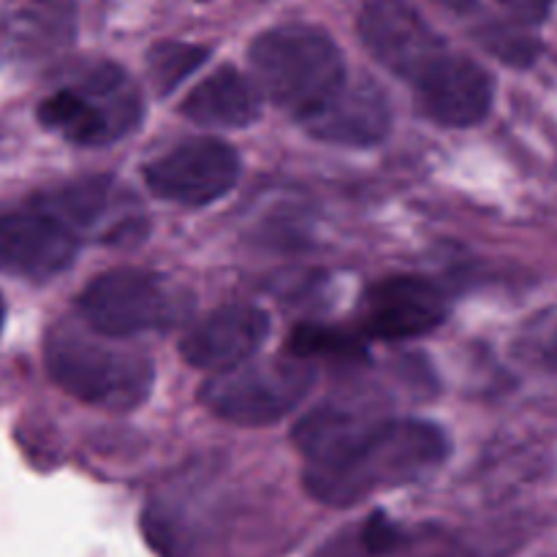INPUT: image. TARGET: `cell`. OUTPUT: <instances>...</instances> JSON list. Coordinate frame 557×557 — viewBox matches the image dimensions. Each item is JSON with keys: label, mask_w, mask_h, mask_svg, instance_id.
Wrapping results in <instances>:
<instances>
[{"label": "cell", "mask_w": 557, "mask_h": 557, "mask_svg": "<svg viewBox=\"0 0 557 557\" xmlns=\"http://www.w3.org/2000/svg\"><path fill=\"white\" fill-rule=\"evenodd\" d=\"M305 490L319 504L354 506L384 487L417 482L449 455V441L422 419H370L319 408L294 428Z\"/></svg>", "instance_id": "obj_1"}, {"label": "cell", "mask_w": 557, "mask_h": 557, "mask_svg": "<svg viewBox=\"0 0 557 557\" xmlns=\"http://www.w3.org/2000/svg\"><path fill=\"white\" fill-rule=\"evenodd\" d=\"M256 90L299 123L313 117L348 82L346 60L324 30L281 25L250 44Z\"/></svg>", "instance_id": "obj_2"}, {"label": "cell", "mask_w": 557, "mask_h": 557, "mask_svg": "<svg viewBox=\"0 0 557 557\" xmlns=\"http://www.w3.org/2000/svg\"><path fill=\"white\" fill-rule=\"evenodd\" d=\"M44 364L54 384L87 406L131 411L150 397V357L92 330L54 326L44 343Z\"/></svg>", "instance_id": "obj_3"}, {"label": "cell", "mask_w": 557, "mask_h": 557, "mask_svg": "<svg viewBox=\"0 0 557 557\" xmlns=\"http://www.w3.org/2000/svg\"><path fill=\"white\" fill-rule=\"evenodd\" d=\"M315 370L294 357L245 362L218 373L201 386V403L218 419L237 428H267L286 419L310 395Z\"/></svg>", "instance_id": "obj_4"}, {"label": "cell", "mask_w": 557, "mask_h": 557, "mask_svg": "<svg viewBox=\"0 0 557 557\" xmlns=\"http://www.w3.org/2000/svg\"><path fill=\"white\" fill-rule=\"evenodd\" d=\"M139 96L117 65H96L79 87H60L38 103V120L74 145L117 139L139 120Z\"/></svg>", "instance_id": "obj_5"}, {"label": "cell", "mask_w": 557, "mask_h": 557, "mask_svg": "<svg viewBox=\"0 0 557 557\" xmlns=\"http://www.w3.org/2000/svg\"><path fill=\"white\" fill-rule=\"evenodd\" d=\"M183 302L166 277L134 267H117L92 277L79 294L87 330L112 341L163 330L177 321Z\"/></svg>", "instance_id": "obj_6"}, {"label": "cell", "mask_w": 557, "mask_h": 557, "mask_svg": "<svg viewBox=\"0 0 557 557\" xmlns=\"http://www.w3.org/2000/svg\"><path fill=\"white\" fill-rule=\"evenodd\" d=\"M243 161L228 141L196 136L180 141L145 166V183L158 199L183 207H207L237 185Z\"/></svg>", "instance_id": "obj_7"}, {"label": "cell", "mask_w": 557, "mask_h": 557, "mask_svg": "<svg viewBox=\"0 0 557 557\" xmlns=\"http://www.w3.org/2000/svg\"><path fill=\"white\" fill-rule=\"evenodd\" d=\"M359 36L384 69L411 85L449 52L413 0H364Z\"/></svg>", "instance_id": "obj_8"}, {"label": "cell", "mask_w": 557, "mask_h": 557, "mask_svg": "<svg viewBox=\"0 0 557 557\" xmlns=\"http://www.w3.org/2000/svg\"><path fill=\"white\" fill-rule=\"evenodd\" d=\"M446 313V294L428 277H384L364 294V335L386 343L413 341L438 330Z\"/></svg>", "instance_id": "obj_9"}, {"label": "cell", "mask_w": 557, "mask_h": 557, "mask_svg": "<svg viewBox=\"0 0 557 557\" xmlns=\"http://www.w3.org/2000/svg\"><path fill=\"white\" fill-rule=\"evenodd\" d=\"M76 253L79 234L44 207L0 215V270L27 281H47L69 270Z\"/></svg>", "instance_id": "obj_10"}, {"label": "cell", "mask_w": 557, "mask_h": 557, "mask_svg": "<svg viewBox=\"0 0 557 557\" xmlns=\"http://www.w3.org/2000/svg\"><path fill=\"white\" fill-rule=\"evenodd\" d=\"M270 337V315L256 305H223L196 321L180 341V357L196 370L228 373L250 362Z\"/></svg>", "instance_id": "obj_11"}, {"label": "cell", "mask_w": 557, "mask_h": 557, "mask_svg": "<svg viewBox=\"0 0 557 557\" xmlns=\"http://www.w3.org/2000/svg\"><path fill=\"white\" fill-rule=\"evenodd\" d=\"M419 109L446 128H471L482 123L493 107V76L471 58L446 52L417 82Z\"/></svg>", "instance_id": "obj_12"}, {"label": "cell", "mask_w": 557, "mask_h": 557, "mask_svg": "<svg viewBox=\"0 0 557 557\" xmlns=\"http://www.w3.org/2000/svg\"><path fill=\"white\" fill-rule=\"evenodd\" d=\"M71 0H9L0 5V58L33 65L52 58L74 38Z\"/></svg>", "instance_id": "obj_13"}, {"label": "cell", "mask_w": 557, "mask_h": 557, "mask_svg": "<svg viewBox=\"0 0 557 557\" xmlns=\"http://www.w3.org/2000/svg\"><path fill=\"white\" fill-rule=\"evenodd\" d=\"M302 125L315 139L330 145L370 147L389 134V103L373 82H346L343 90Z\"/></svg>", "instance_id": "obj_14"}, {"label": "cell", "mask_w": 557, "mask_h": 557, "mask_svg": "<svg viewBox=\"0 0 557 557\" xmlns=\"http://www.w3.org/2000/svg\"><path fill=\"white\" fill-rule=\"evenodd\" d=\"M180 112L205 128H245L261 117V92L237 69H218L188 92Z\"/></svg>", "instance_id": "obj_15"}, {"label": "cell", "mask_w": 557, "mask_h": 557, "mask_svg": "<svg viewBox=\"0 0 557 557\" xmlns=\"http://www.w3.org/2000/svg\"><path fill=\"white\" fill-rule=\"evenodd\" d=\"M120 190L114 188L112 180L90 177L79 180V183L69 185L60 194L49 196L38 207L52 212L54 218L65 223L74 234L85 232V228L103 226V218L114 212V201H117Z\"/></svg>", "instance_id": "obj_16"}, {"label": "cell", "mask_w": 557, "mask_h": 557, "mask_svg": "<svg viewBox=\"0 0 557 557\" xmlns=\"http://www.w3.org/2000/svg\"><path fill=\"white\" fill-rule=\"evenodd\" d=\"M286 354L302 362H319V359H343V362H357L368 357V346L362 337L351 335L346 330L321 324H299L288 335Z\"/></svg>", "instance_id": "obj_17"}, {"label": "cell", "mask_w": 557, "mask_h": 557, "mask_svg": "<svg viewBox=\"0 0 557 557\" xmlns=\"http://www.w3.org/2000/svg\"><path fill=\"white\" fill-rule=\"evenodd\" d=\"M205 60V47L183 41H163L150 49V54H147V69H150V79L152 85H156V90L161 92V96H166L174 87L183 85Z\"/></svg>", "instance_id": "obj_18"}, {"label": "cell", "mask_w": 557, "mask_h": 557, "mask_svg": "<svg viewBox=\"0 0 557 557\" xmlns=\"http://www.w3.org/2000/svg\"><path fill=\"white\" fill-rule=\"evenodd\" d=\"M362 544L370 555H384V553H392L395 547H400L403 533L389 517L373 515L362 531Z\"/></svg>", "instance_id": "obj_19"}, {"label": "cell", "mask_w": 557, "mask_h": 557, "mask_svg": "<svg viewBox=\"0 0 557 557\" xmlns=\"http://www.w3.org/2000/svg\"><path fill=\"white\" fill-rule=\"evenodd\" d=\"M495 3L504 5L515 20L525 22V25H539L553 14L555 0H495Z\"/></svg>", "instance_id": "obj_20"}, {"label": "cell", "mask_w": 557, "mask_h": 557, "mask_svg": "<svg viewBox=\"0 0 557 557\" xmlns=\"http://www.w3.org/2000/svg\"><path fill=\"white\" fill-rule=\"evenodd\" d=\"M3 321H5V308H3V297H0V332H3Z\"/></svg>", "instance_id": "obj_21"}, {"label": "cell", "mask_w": 557, "mask_h": 557, "mask_svg": "<svg viewBox=\"0 0 557 557\" xmlns=\"http://www.w3.org/2000/svg\"><path fill=\"white\" fill-rule=\"evenodd\" d=\"M553 357H555V362H557V332H555V341H553Z\"/></svg>", "instance_id": "obj_22"}]
</instances>
